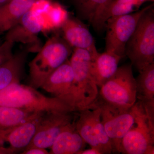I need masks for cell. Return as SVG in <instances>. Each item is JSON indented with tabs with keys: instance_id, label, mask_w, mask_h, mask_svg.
<instances>
[{
	"instance_id": "cell-1",
	"label": "cell",
	"mask_w": 154,
	"mask_h": 154,
	"mask_svg": "<svg viewBox=\"0 0 154 154\" xmlns=\"http://www.w3.org/2000/svg\"><path fill=\"white\" fill-rule=\"evenodd\" d=\"M0 106L42 113L51 111H76L55 97H48L30 85L11 84L0 91Z\"/></svg>"
},
{
	"instance_id": "cell-2",
	"label": "cell",
	"mask_w": 154,
	"mask_h": 154,
	"mask_svg": "<svg viewBox=\"0 0 154 154\" xmlns=\"http://www.w3.org/2000/svg\"><path fill=\"white\" fill-rule=\"evenodd\" d=\"M73 50L59 35L48 38L29 64V85L41 88L50 75L69 59Z\"/></svg>"
},
{
	"instance_id": "cell-3",
	"label": "cell",
	"mask_w": 154,
	"mask_h": 154,
	"mask_svg": "<svg viewBox=\"0 0 154 154\" xmlns=\"http://www.w3.org/2000/svg\"><path fill=\"white\" fill-rule=\"evenodd\" d=\"M69 60L73 72L72 106L77 111L88 108L97 99L98 87L91 73L92 56L86 50L74 48Z\"/></svg>"
},
{
	"instance_id": "cell-4",
	"label": "cell",
	"mask_w": 154,
	"mask_h": 154,
	"mask_svg": "<svg viewBox=\"0 0 154 154\" xmlns=\"http://www.w3.org/2000/svg\"><path fill=\"white\" fill-rule=\"evenodd\" d=\"M99 91L96 100L109 106L128 110L136 102V83L130 64L119 67Z\"/></svg>"
},
{
	"instance_id": "cell-5",
	"label": "cell",
	"mask_w": 154,
	"mask_h": 154,
	"mask_svg": "<svg viewBox=\"0 0 154 154\" xmlns=\"http://www.w3.org/2000/svg\"><path fill=\"white\" fill-rule=\"evenodd\" d=\"M125 55L139 72L154 63V11L153 5L141 17L127 42Z\"/></svg>"
},
{
	"instance_id": "cell-6",
	"label": "cell",
	"mask_w": 154,
	"mask_h": 154,
	"mask_svg": "<svg viewBox=\"0 0 154 154\" xmlns=\"http://www.w3.org/2000/svg\"><path fill=\"white\" fill-rule=\"evenodd\" d=\"M135 105V121L122 139L120 153L154 154V114L148 112L140 101Z\"/></svg>"
},
{
	"instance_id": "cell-7",
	"label": "cell",
	"mask_w": 154,
	"mask_h": 154,
	"mask_svg": "<svg viewBox=\"0 0 154 154\" xmlns=\"http://www.w3.org/2000/svg\"><path fill=\"white\" fill-rule=\"evenodd\" d=\"M152 5L131 14L111 17L105 25V51L121 57L125 55V45L134 32L143 14Z\"/></svg>"
},
{
	"instance_id": "cell-8",
	"label": "cell",
	"mask_w": 154,
	"mask_h": 154,
	"mask_svg": "<svg viewBox=\"0 0 154 154\" xmlns=\"http://www.w3.org/2000/svg\"><path fill=\"white\" fill-rule=\"evenodd\" d=\"M92 105L101 110V122L113 144V152L120 153L122 139L135 121V104L128 110L117 109L96 100Z\"/></svg>"
},
{
	"instance_id": "cell-9",
	"label": "cell",
	"mask_w": 154,
	"mask_h": 154,
	"mask_svg": "<svg viewBox=\"0 0 154 154\" xmlns=\"http://www.w3.org/2000/svg\"><path fill=\"white\" fill-rule=\"evenodd\" d=\"M78 113V111H51L42 114L34 137L27 148H50L59 135L75 120Z\"/></svg>"
},
{
	"instance_id": "cell-10",
	"label": "cell",
	"mask_w": 154,
	"mask_h": 154,
	"mask_svg": "<svg viewBox=\"0 0 154 154\" xmlns=\"http://www.w3.org/2000/svg\"><path fill=\"white\" fill-rule=\"evenodd\" d=\"M44 28L41 12L32 8L6 33L5 39L27 45L28 51L38 52L42 46L38 35Z\"/></svg>"
},
{
	"instance_id": "cell-11",
	"label": "cell",
	"mask_w": 154,
	"mask_h": 154,
	"mask_svg": "<svg viewBox=\"0 0 154 154\" xmlns=\"http://www.w3.org/2000/svg\"><path fill=\"white\" fill-rule=\"evenodd\" d=\"M42 113L17 126L0 128V148H6L8 144V148L14 154L24 151L34 137Z\"/></svg>"
},
{
	"instance_id": "cell-12",
	"label": "cell",
	"mask_w": 154,
	"mask_h": 154,
	"mask_svg": "<svg viewBox=\"0 0 154 154\" xmlns=\"http://www.w3.org/2000/svg\"><path fill=\"white\" fill-rule=\"evenodd\" d=\"M73 78L72 69L68 59L50 75L41 88L74 108L72 106L71 97Z\"/></svg>"
},
{
	"instance_id": "cell-13",
	"label": "cell",
	"mask_w": 154,
	"mask_h": 154,
	"mask_svg": "<svg viewBox=\"0 0 154 154\" xmlns=\"http://www.w3.org/2000/svg\"><path fill=\"white\" fill-rule=\"evenodd\" d=\"M60 28L64 39L73 49L86 50L93 58L98 54L94 37L87 25L79 19L69 17Z\"/></svg>"
},
{
	"instance_id": "cell-14",
	"label": "cell",
	"mask_w": 154,
	"mask_h": 154,
	"mask_svg": "<svg viewBox=\"0 0 154 154\" xmlns=\"http://www.w3.org/2000/svg\"><path fill=\"white\" fill-rule=\"evenodd\" d=\"M112 0H72L77 18L88 21L98 32L104 30L102 19L106 8Z\"/></svg>"
},
{
	"instance_id": "cell-15",
	"label": "cell",
	"mask_w": 154,
	"mask_h": 154,
	"mask_svg": "<svg viewBox=\"0 0 154 154\" xmlns=\"http://www.w3.org/2000/svg\"><path fill=\"white\" fill-rule=\"evenodd\" d=\"M122 58L113 53L105 51L98 53L92 58L91 73L94 82L100 88L115 74L119 61Z\"/></svg>"
},
{
	"instance_id": "cell-16",
	"label": "cell",
	"mask_w": 154,
	"mask_h": 154,
	"mask_svg": "<svg viewBox=\"0 0 154 154\" xmlns=\"http://www.w3.org/2000/svg\"><path fill=\"white\" fill-rule=\"evenodd\" d=\"M76 119L59 135L49 154H79L85 149L86 143L76 129Z\"/></svg>"
},
{
	"instance_id": "cell-17",
	"label": "cell",
	"mask_w": 154,
	"mask_h": 154,
	"mask_svg": "<svg viewBox=\"0 0 154 154\" xmlns=\"http://www.w3.org/2000/svg\"><path fill=\"white\" fill-rule=\"evenodd\" d=\"M38 0H11L0 6V33L7 32Z\"/></svg>"
},
{
	"instance_id": "cell-18",
	"label": "cell",
	"mask_w": 154,
	"mask_h": 154,
	"mask_svg": "<svg viewBox=\"0 0 154 154\" xmlns=\"http://www.w3.org/2000/svg\"><path fill=\"white\" fill-rule=\"evenodd\" d=\"M28 52L25 51L17 53L0 65V91L11 84L20 83Z\"/></svg>"
},
{
	"instance_id": "cell-19",
	"label": "cell",
	"mask_w": 154,
	"mask_h": 154,
	"mask_svg": "<svg viewBox=\"0 0 154 154\" xmlns=\"http://www.w3.org/2000/svg\"><path fill=\"white\" fill-rule=\"evenodd\" d=\"M135 80L137 99L147 109L154 110V63L139 72Z\"/></svg>"
},
{
	"instance_id": "cell-20",
	"label": "cell",
	"mask_w": 154,
	"mask_h": 154,
	"mask_svg": "<svg viewBox=\"0 0 154 154\" xmlns=\"http://www.w3.org/2000/svg\"><path fill=\"white\" fill-rule=\"evenodd\" d=\"M95 116V108L91 106L78 111L75 120L76 129L86 143L102 154L94 131Z\"/></svg>"
},
{
	"instance_id": "cell-21",
	"label": "cell",
	"mask_w": 154,
	"mask_h": 154,
	"mask_svg": "<svg viewBox=\"0 0 154 154\" xmlns=\"http://www.w3.org/2000/svg\"><path fill=\"white\" fill-rule=\"evenodd\" d=\"M42 113H34L16 107L0 106V128L17 126Z\"/></svg>"
},
{
	"instance_id": "cell-22",
	"label": "cell",
	"mask_w": 154,
	"mask_h": 154,
	"mask_svg": "<svg viewBox=\"0 0 154 154\" xmlns=\"http://www.w3.org/2000/svg\"><path fill=\"white\" fill-rule=\"evenodd\" d=\"M142 5L139 0H112L102 16L103 29L105 28L106 21L109 18L131 14L138 11Z\"/></svg>"
},
{
	"instance_id": "cell-23",
	"label": "cell",
	"mask_w": 154,
	"mask_h": 154,
	"mask_svg": "<svg viewBox=\"0 0 154 154\" xmlns=\"http://www.w3.org/2000/svg\"><path fill=\"white\" fill-rule=\"evenodd\" d=\"M95 108L94 119V131L96 140L99 143L102 154H110L113 152V144L110 137L107 135L101 119V110L99 107L94 105L90 107Z\"/></svg>"
},
{
	"instance_id": "cell-24",
	"label": "cell",
	"mask_w": 154,
	"mask_h": 154,
	"mask_svg": "<svg viewBox=\"0 0 154 154\" xmlns=\"http://www.w3.org/2000/svg\"><path fill=\"white\" fill-rule=\"evenodd\" d=\"M14 43L9 40H5L0 44V65L12 57Z\"/></svg>"
},
{
	"instance_id": "cell-25",
	"label": "cell",
	"mask_w": 154,
	"mask_h": 154,
	"mask_svg": "<svg viewBox=\"0 0 154 154\" xmlns=\"http://www.w3.org/2000/svg\"><path fill=\"white\" fill-rule=\"evenodd\" d=\"M22 154H48L49 152L46 149L41 148L38 147H31L27 148L24 151L21 153Z\"/></svg>"
},
{
	"instance_id": "cell-26",
	"label": "cell",
	"mask_w": 154,
	"mask_h": 154,
	"mask_svg": "<svg viewBox=\"0 0 154 154\" xmlns=\"http://www.w3.org/2000/svg\"><path fill=\"white\" fill-rule=\"evenodd\" d=\"M79 154H101L98 150L95 148H91L88 149L83 150Z\"/></svg>"
},
{
	"instance_id": "cell-27",
	"label": "cell",
	"mask_w": 154,
	"mask_h": 154,
	"mask_svg": "<svg viewBox=\"0 0 154 154\" xmlns=\"http://www.w3.org/2000/svg\"><path fill=\"white\" fill-rule=\"evenodd\" d=\"M11 0H0V6L5 5L6 3L8 2Z\"/></svg>"
},
{
	"instance_id": "cell-28",
	"label": "cell",
	"mask_w": 154,
	"mask_h": 154,
	"mask_svg": "<svg viewBox=\"0 0 154 154\" xmlns=\"http://www.w3.org/2000/svg\"><path fill=\"white\" fill-rule=\"evenodd\" d=\"M2 40H1V38H0V44H1V43H2Z\"/></svg>"
}]
</instances>
